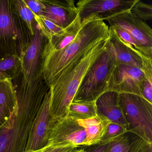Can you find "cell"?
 <instances>
[{
  "mask_svg": "<svg viewBox=\"0 0 152 152\" xmlns=\"http://www.w3.org/2000/svg\"><path fill=\"white\" fill-rule=\"evenodd\" d=\"M12 82L17 105L0 127V152H24L34 118L50 88L43 75L28 81L21 72Z\"/></svg>",
  "mask_w": 152,
  "mask_h": 152,
  "instance_id": "cell-1",
  "label": "cell"
},
{
  "mask_svg": "<svg viewBox=\"0 0 152 152\" xmlns=\"http://www.w3.org/2000/svg\"><path fill=\"white\" fill-rule=\"evenodd\" d=\"M82 23L78 35L68 46L60 50L44 49L42 74L49 88L57 76L77 58L110 37L109 26L96 16L88 17Z\"/></svg>",
  "mask_w": 152,
  "mask_h": 152,
  "instance_id": "cell-2",
  "label": "cell"
},
{
  "mask_svg": "<svg viewBox=\"0 0 152 152\" xmlns=\"http://www.w3.org/2000/svg\"><path fill=\"white\" fill-rule=\"evenodd\" d=\"M108 39L99 42L59 74L50 87V114L55 120L67 118L70 105L89 70L107 47Z\"/></svg>",
  "mask_w": 152,
  "mask_h": 152,
  "instance_id": "cell-3",
  "label": "cell"
},
{
  "mask_svg": "<svg viewBox=\"0 0 152 152\" xmlns=\"http://www.w3.org/2000/svg\"><path fill=\"white\" fill-rule=\"evenodd\" d=\"M118 66L109 40L104 51L83 78L72 102H96L106 92H117L115 74Z\"/></svg>",
  "mask_w": 152,
  "mask_h": 152,
  "instance_id": "cell-4",
  "label": "cell"
},
{
  "mask_svg": "<svg viewBox=\"0 0 152 152\" xmlns=\"http://www.w3.org/2000/svg\"><path fill=\"white\" fill-rule=\"evenodd\" d=\"M34 36L14 11L12 0H0V59L20 56Z\"/></svg>",
  "mask_w": 152,
  "mask_h": 152,
  "instance_id": "cell-5",
  "label": "cell"
},
{
  "mask_svg": "<svg viewBox=\"0 0 152 152\" xmlns=\"http://www.w3.org/2000/svg\"><path fill=\"white\" fill-rule=\"evenodd\" d=\"M119 94L120 106L128 127L127 132L152 144V104L137 95Z\"/></svg>",
  "mask_w": 152,
  "mask_h": 152,
  "instance_id": "cell-6",
  "label": "cell"
},
{
  "mask_svg": "<svg viewBox=\"0 0 152 152\" xmlns=\"http://www.w3.org/2000/svg\"><path fill=\"white\" fill-rule=\"evenodd\" d=\"M110 27L124 30L136 41L140 52L152 59V30L149 26L134 15L131 10L123 12L106 20Z\"/></svg>",
  "mask_w": 152,
  "mask_h": 152,
  "instance_id": "cell-7",
  "label": "cell"
},
{
  "mask_svg": "<svg viewBox=\"0 0 152 152\" xmlns=\"http://www.w3.org/2000/svg\"><path fill=\"white\" fill-rule=\"evenodd\" d=\"M48 41L37 23L34 36L24 47L19 56L21 72L28 81L36 80L43 75V50Z\"/></svg>",
  "mask_w": 152,
  "mask_h": 152,
  "instance_id": "cell-8",
  "label": "cell"
},
{
  "mask_svg": "<svg viewBox=\"0 0 152 152\" xmlns=\"http://www.w3.org/2000/svg\"><path fill=\"white\" fill-rule=\"evenodd\" d=\"M138 0H80L76 7L82 21L87 18L96 15L107 20L119 14L131 10Z\"/></svg>",
  "mask_w": 152,
  "mask_h": 152,
  "instance_id": "cell-9",
  "label": "cell"
},
{
  "mask_svg": "<svg viewBox=\"0 0 152 152\" xmlns=\"http://www.w3.org/2000/svg\"><path fill=\"white\" fill-rule=\"evenodd\" d=\"M51 91L46 93L34 118L26 144L25 151H37L48 145L49 137L54 119L50 114Z\"/></svg>",
  "mask_w": 152,
  "mask_h": 152,
  "instance_id": "cell-10",
  "label": "cell"
},
{
  "mask_svg": "<svg viewBox=\"0 0 152 152\" xmlns=\"http://www.w3.org/2000/svg\"><path fill=\"white\" fill-rule=\"evenodd\" d=\"M85 137L84 129L76 120L69 117L54 119L47 146L78 148L83 146Z\"/></svg>",
  "mask_w": 152,
  "mask_h": 152,
  "instance_id": "cell-11",
  "label": "cell"
},
{
  "mask_svg": "<svg viewBox=\"0 0 152 152\" xmlns=\"http://www.w3.org/2000/svg\"><path fill=\"white\" fill-rule=\"evenodd\" d=\"M45 7L41 15L64 29L71 24L79 12L74 0H42Z\"/></svg>",
  "mask_w": 152,
  "mask_h": 152,
  "instance_id": "cell-12",
  "label": "cell"
},
{
  "mask_svg": "<svg viewBox=\"0 0 152 152\" xmlns=\"http://www.w3.org/2000/svg\"><path fill=\"white\" fill-rule=\"evenodd\" d=\"M115 76L117 93L133 94L143 97L141 89L144 75L140 68L119 65Z\"/></svg>",
  "mask_w": 152,
  "mask_h": 152,
  "instance_id": "cell-13",
  "label": "cell"
},
{
  "mask_svg": "<svg viewBox=\"0 0 152 152\" xmlns=\"http://www.w3.org/2000/svg\"><path fill=\"white\" fill-rule=\"evenodd\" d=\"M109 27L110 31L109 43L113 50L118 65H124L141 69L143 66V59L149 58L143 56L132 45L123 41L114 30Z\"/></svg>",
  "mask_w": 152,
  "mask_h": 152,
  "instance_id": "cell-14",
  "label": "cell"
},
{
  "mask_svg": "<svg viewBox=\"0 0 152 152\" xmlns=\"http://www.w3.org/2000/svg\"><path fill=\"white\" fill-rule=\"evenodd\" d=\"M96 104L98 114L121 125L127 131V123L120 106L119 93L115 91L106 92L97 99Z\"/></svg>",
  "mask_w": 152,
  "mask_h": 152,
  "instance_id": "cell-15",
  "label": "cell"
},
{
  "mask_svg": "<svg viewBox=\"0 0 152 152\" xmlns=\"http://www.w3.org/2000/svg\"><path fill=\"white\" fill-rule=\"evenodd\" d=\"M77 122L84 129L86 134L83 146L88 147L99 143L112 122L105 116L98 114L92 118L78 120Z\"/></svg>",
  "mask_w": 152,
  "mask_h": 152,
  "instance_id": "cell-16",
  "label": "cell"
},
{
  "mask_svg": "<svg viewBox=\"0 0 152 152\" xmlns=\"http://www.w3.org/2000/svg\"><path fill=\"white\" fill-rule=\"evenodd\" d=\"M17 104L12 80L0 82V127L10 117Z\"/></svg>",
  "mask_w": 152,
  "mask_h": 152,
  "instance_id": "cell-17",
  "label": "cell"
},
{
  "mask_svg": "<svg viewBox=\"0 0 152 152\" xmlns=\"http://www.w3.org/2000/svg\"><path fill=\"white\" fill-rule=\"evenodd\" d=\"M82 27V23L78 14L74 21L60 33L48 40L44 49L50 50H60L68 46L77 37Z\"/></svg>",
  "mask_w": 152,
  "mask_h": 152,
  "instance_id": "cell-18",
  "label": "cell"
},
{
  "mask_svg": "<svg viewBox=\"0 0 152 152\" xmlns=\"http://www.w3.org/2000/svg\"><path fill=\"white\" fill-rule=\"evenodd\" d=\"M96 102H72L67 117L74 120H86L97 115Z\"/></svg>",
  "mask_w": 152,
  "mask_h": 152,
  "instance_id": "cell-19",
  "label": "cell"
},
{
  "mask_svg": "<svg viewBox=\"0 0 152 152\" xmlns=\"http://www.w3.org/2000/svg\"><path fill=\"white\" fill-rule=\"evenodd\" d=\"M14 11L25 23L31 34L34 36V28L37 24L34 15L24 0H12Z\"/></svg>",
  "mask_w": 152,
  "mask_h": 152,
  "instance_id": "cell-20",
  "label": "cell"
},
{
  "mask_svg": "<svg viewBox=\"0 0 152 152\" xmlns=\"http://www.w3.org/2000/svg\"><path fill=\"white\" fill-rule=\"evenodd\" d=\"M21 72L19 56L12 55L0 59V72L7 75L12 80L17 78Z\"/></svg>",
  "mask_w": 152,
  "mask_h": 152,
  "instance_id": "cell-21",
  "label": "cell"
},
{
  "mask_svg": "<svg viewBox=\"0 0 152 152\" xmlns=\"http://www.w3.org/2000/svg\"><path fill=\"white\" fill-rule=\"evenodd\" d=\"M136 134L126 132L110 140L105 152H125L135 138Z\"/></svg>",
  "mask_w": 152,
  "mask_h": 152,
  "instance_id": "cell-22",
  "label": "cell"
},
{
  "mask_svg": "<svg viewBox=\"0 0 152 152\" xmlns=\"http://www.w3.org/2000/svg\"><path fill=\"white\" fill-rule=\"evenodd\" d=\"M34 18L39 26L42 32L48 40L50 39L54 36L59 34L64 29L42 16L34 17Z\"/></svg>",
  "mask_w": 152,
  "mask_h": 152,
  "instance_id": "cell-23",
  "label": "cell"
},
{
  "mask_svg": "<svg viewBox=\"0 0 152 152\" xmlns=\"http://www.w3.org/2000/svg\"><path fill=\"white\" fill-rule=\"evenodd\" d=\"M131 11L141 20L146 22L152 19V6L138 0L132 7Z\"/></svg>",
  "mask_w": 152,
  "mask_h": 152,
  "instance_id": "cell-24",
  "label": "cell"
},
{
  "mask_svg": "<svg viewBox=\"0 0 152 152\" xmlns=\"http://www.w3.org/2000/svg\"><path fill=\"white\" fill-rule=\"evenodd\" d=\"M127 132L121 125L111 122L105 135L99 144H107L113 139Z\"/></svg>",
  "mask_w": 152,
  "mask_h": 152,
  "instance_id": "cell-25",
  "label": "cell"
},
{
  "mask_svg": "<svg viewBox=\"0 0 152 152\" xmlns=\"http://www.w3.org/2000/svg\"><path fill=\"white\" fill-rule=\"evenodd\" d=\"M141 86V94L143 98L152 104V74H144Z\"/></svg>",
  "mask_w": 152,
  "mask_h": 152,
  "instance_id": "cell-26",
  "label": "cell"
},
{
  "mask_svg": "<svg viewBox=\"0 0 152 152\" xmlns=\"http://www.w3.org/2000/svg\"><path fill=\"white\" fill-rule=\"evenodd\" d=\"M110 27V26H109ZM115 31V33L120 39L125 43L132 45L135 49L140 52L139 47L136 41L129 33L124 30L116 27H111Z\"/></svg>",
  "mask_w": 152,
  "mask_h": 152,
  "instance_id": "cell-27",
  "label": "cell"
},
{
  "mask_svg": "<svg viewBox=\"0 0 152 152\" xmlns=\"http://www.w3.org/2000/svg\"><path fill=\"white\" fill-rule=\"evenodd\" d=\"M148 144L150 143H148L145 140L136 135L125 152H143Z\"/></svg>",
  "mask_w": 152,
  "mask_h": 152,
  "instance_id": "cell-28",
  "label": "cell"
},
{
  "mask_svg": "<svg viewBox=\"0 0 152 152\" xmlns=\"http://www.w3.org/2000/svg\"><path fill=\"white\" fill-rule=\"evenodd\" d=\"M27 7L31 10L34 17H39L45 8V6L42 0H24Z\"/></svg>",
  "mask_w": 152,
  "mask_h": 152,
  "instance_id": "cell-29",
  "label": "cell"
},
{
  "mask_svg": "<svg viewBox=\"0 0 152 152\" xmlns=\"http://www.w3.org/2000/svg\"><path fill=\"white\" fill-rule=\"evenodd\" d=\"M72 147L47 146L43 148L42 152H68L73 148Z\"/></svg>",
  "mask_w": 152,
  "mask_h": 152,
  "instance_id": "cell-30",
  "label": "cell"
},
{
  "mask_svg": "<svg viewBox=\"0 0 152 152\" xmlns=\"http://www.w3.org/2000/svg\"><path fill=\"white\" fill-rule=\"evenodd\" d=\"M109 142L107 144H98L92 146V147L90 148L88 151L85 150V152H105L108 146Z\"/></svg>",
  "mask_w": 152,
  "mask_h": 152,
  "instance_id": "cell-31",
  "label": "cell"
},
{
  "mask_svg": "<svg viewBox=\"0 0 152 152\" xmlns=\"http://www.w3.org/2000/svg\"><path fill=\"white\" fill-rule=\"evenodd\" d=\"M10 80L7 75L0 72V82L6 80Z\"/></svg>",
  "mask_w": 152,
  "mask_h": 152,
  "instance_id": "cell-32",
  "label": "cell"
},
{
  "mask_svg": "<svg viewBox=\"0 0 152 152\" xmlns=\"http://www.w3.org/2000/svg\"><path fill=\"white\" fill-rule=\"evenodd\" d=\"M152 144H148L143 152H152Z\"/></svg>",
  "mask_w": 152,
  "mask_h": 152,
  "instance_id": "cell-33",
  "label": "cell"
},
{
  "mask_svg": "<svg viewBox=\"0 0 152 152\" xmlns=\"http://www.w3.org/2000/svg\"><path fill=\"white\" fill-rule=\"evenodd\" d=\"M85 150L84 148H75V150L74 152H85Z\"/></svg>",
  "mask_w": 152,
  "mask_h": 152,
  "instance_id": "cell-34",
  "label": "cell"
},
{
  "mask_svg": "<svg viewBox=\"0 0 152 152\" xmlns=\"http://www.w3.org/2000/svg\"><path fill=\"white\" fill-rule=\"evenodd\" d=\"M42 149H41L39 150H37V151H32V150H29V151H25L24 152H42Z\"/></svg>",
  "mask_w": 152,
  "mask_h": 152,
  "instance_id": "cell-35",
  "label": "cell"
},
{
  "mask_svg": "<svg viewBox=\"0 0 152 152\" xmlns=\"http://www.w3.org/2000/svg\"><path fill=\"white\" fill-rule=\"evenodd\" d=\"M76 148H73V149H72V150H70V151H69V152H74Z\"/></svg>",
  "mask_w": 152,
  "mask_h": 152,
  "instance_id": "cell-36",
  "label": "cell"
}]
</instances>
